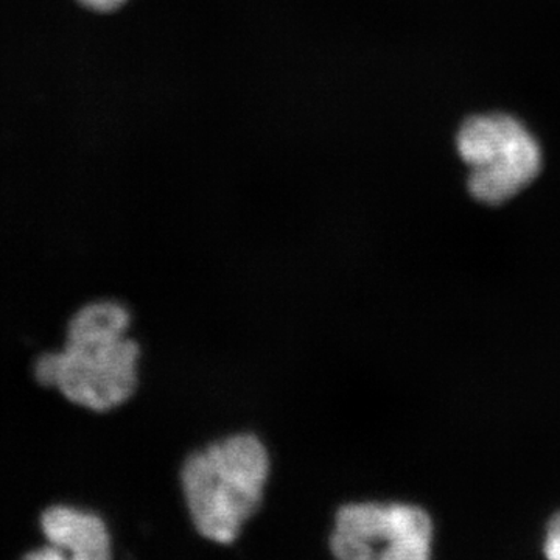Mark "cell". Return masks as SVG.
<instances>
[{"mask_svg": "<svg viewBox=\"0 0 560 560\" xmlns=\"http://www.w3.org/2000/svg\"><path fill=\"white\" fill-rule=\"evenodd\" d=\"M469 167V190L478 201L501 205L539 175V143L525 125L506 114L471 117L456 138Z\"/></svg>", "mask_w": 560, "mask_h": 560, "instance_id": "3957f363", "label": "cell"}, {"mask_svg": "<svg viewBox=\"0 0 560 560\" xmlns=\"http://www.w3.org/2000/svg\"><path fill=\"white\" fill-rule=\"evenodd\" d=\"M40 528L50 545L60 548L68 559L110 558L109 533L98 515L68 506H54L44 512Z\"/></svg>", "mask_w": 560, "mask_h": 560, "instance_id": "5b68a950", "label": "cell"}, {"mask_svg": "<svg viewBox=\"0 0 560 560\" xmlns=\"http://www.w3.org/2000/svg\"><path fill=\"white\" fill-rule=\"evenodd\" d=\"M545 555H547V558L560 560V512L552 517L550 526H548Z\"/></svg>", "mask_w": 560, "mask_h": 560, "instance_id": "52a82bcc", "label": "cell"}, {"mask_svg": "<svg viewBox=\"0 0 560 560\" xmlns=\"http://www.w3.org/2000/svg\"><path fill=\"white\" fill-rule=\"evenodd\" d=\"M431 536L430 517L420 508L355 503L338 511L330 550L345 560H425Z\"/></svg>", "mask_w": 560, "mask_h": 560, "instance_id": "277c9868", "label": "cell"}, {"mask_svg": "<svg viewBox=\"0 0 560 560\" xmlns=\"http://www.w3.org/2000/svg\"><path fill=\"white\" fill-rule=\"evenodd\" d=\"M130 312L113 301L92 302L70 319L68 341L35 364L36 381L80 407L108 411L138 386V342L127 337Z\"/></svg>", "mask_w": 560, "mask_h": 560, "instance_id": "6da1fadb", "label": "cell"}, {"mask_svg": "<svg viewBox=\"0 0 560 560\" xmlns=\"http://www.w3.org/2000/svg\"><path fill=\"white\" fill-rule=\"evenodd\" d=\"M268 471L270 456L253 434H235L190 455L180 481L198 533L217 544L237 539L259 510Z\"/></svg>", "mask_w": 560, "mask_h": 560, "instance_id": "7a4b0ae2", "label": "cell"}, {"mask_svg": "<svg viewBox=\"0 0 560 560\" xmlns=\"http://www.w3.org/2000/svg\"><path fill=\"white\" fill-rule=\"evenodd\" d=\"M80 9L95 14H108L120 10L128 0H73Z\"/></svg>", "mask_w": 560, "mask_h": 560, "instance_id": "8992f818", "label": "cell"}, {"mask_svg": "<svg viewBox=\"0 0 560 560\" xmlns=\"http://www.w3.org/2000/svg\"><path fill=\"white\" fill-rule=\"evenodd\" d=\"M25 558L28 559H68V556L65 555L60 550V548L54 547V545H50V547L44 548V550L40 551H33L31 555L25 556Z\"/></svg>", "mask_w": 560, "mask_h": 560, "instance_id": "ba28073f", "label": "cell"}]
</instances>
